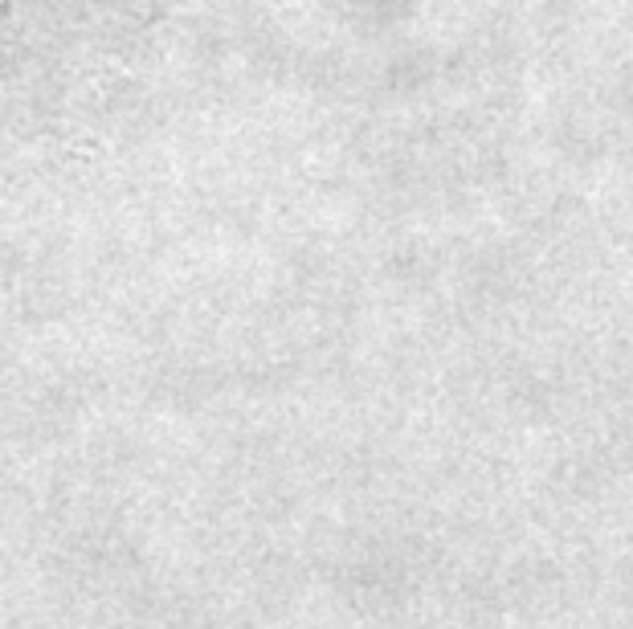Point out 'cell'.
Instances as JSON below:
<instances>
[{"instance_id":"1","label":"cell","mask_w":633,"mask_h":629,"mask_svg":"<svg viewBox=\"0 0 633 629\" xmlns=\"http://www.w3.org/2000/svg\"><path fill=\"white\" fill-rule=\"evenodd\" d=\"M74 0H0V111L21 86H37L41 70H70Z\"/></svg>"}]
</instances>
